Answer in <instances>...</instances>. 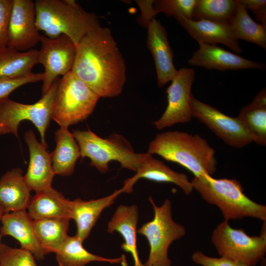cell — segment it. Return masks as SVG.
Returning a JSON list of instances; mask_svg holds the SVG:
<instances>
[{
    "instance_id": "cell-15",
    "label": "cell",
    "mask_w": 266,
    "mask_h": 266,
    "mask_svg": "<svg viewBox=\"0 0 266 266\" xmlns=\"http://www.w3.org/2000/svg\"><path fill=\"white\" fill-rule=\"evenodd\" d=\"M30 154L28 169L24 178L31 190L36 192L51 188L55 175L52 164L51 153L47 147L39 142L34 133L29 130L24 135Z\"/></svg>"
},
{
    "instance_id": "cell-6",
    "label": "cell",
    "mask_w": 266,
    "mask_h": 266,
    "mask_svg": "<svg viewBox=\"0 0 266 266\" xmlns=\"http://www.w3.org/2000/svg\"><path fill=\"white\" fill-rule=\"evenodd\" d=\"M100 96L71 71L60 79L52 119L68 128L86 120L94 111Z\"/></svg>"
},
{
    "instance_id": "cell-39",
    "label": "cell",
    "mask_w": 266,
    "mask_h": 266,
    "mask_svg": "<svg viewBox=\"0 0 266 266\" xmlns=\"http://www.w3.org/2000/svg\"><path fill=\"white\" fill-rule=\"evenodd\" d=\"M122 261H121V264L122 266H128L127 263L126 262V258L124 255H123L122 256ZM142 266H145L144 264L142 265Z\"/></svg>"
},
{
    "instance_id": "cell-4",
    "label": "cell",
    "mask_w": 266,
    "mask_h": 266,
    "mask_svg": "<svg viewBox=\"0 0 266 266\" xmlns=\"http://www.w3.org/2000/svg\"><path fill=\"white\" fill-rule=\"evenodd\" d=\"M193 189L210 204L221 211L225 220L252 217L266 221V206L253 201L243 193L240 182L235 179H215L209 175L194 177Z\"/></svg>"
},
{
    "instance_id": "cell-22",
    "label": "cell",
    "mask_w": 266,
    "mask_h": 266,
    "mask_svg": "<svg viewBox=\"0 0 266 266\" xmlns=\"http://www.w3.org/2000/svg\"><path fill=\"white\" fill-rule=\"evenodd\" d=\"M31 191L22 169L12 168L0 179V205L5 213L26 210L32 198Z\"/></svg>"
},
{
    "instance_id": "cell-31",
    "label": "cell",
    "mask_w": 266,
    "mask_h": 266,
    "mask_svg": "<svg viewBox=\"0 0 266 266\" xmlns=\"http://www.w3.org/2000/svg\"><path fill=\"white\" fill-rule=\"evenodd\" d=\"M197 0H154V9L158 14L162 12L177 21L181 18L192 20Z\"/></svg>"
},
{
    "instance_id": "cell-37",
    "label": "cell",
    "mask_w": 266,
    "mask_h": 266,
    "mask_svg": "<svg viewBox=\"0 0 266 266\" xmlns=\"http://www.w3.org/2000/svg\"><path fill=\"white\" fill-rule=\"evenodd\" d=\"M136 2L141 11V24L146 28L151 20L157 14L154 9V0H136Z\"/></svg>"
},
{
    "instance_id": "cell-2",
    "label": "cell",
    "mask_w": 266,
    "mask_h": 266,
    "mask_svg": "<svg viewBox=\"0 0 266 266\" xmlns=\"http://www.w3.org/2000/svg\"><path fill=\"white\" fill-rule=\"evenodd\" d=\"M147 152L184 166L196 177L211 176L217 169L215 150L198 134L178 131L158 133L149 143Z\"/></svg>"
},
{
    "instance_id": "cell-19",
    "label": "cell",
    "mask_w": 266,
    "mask_h": 266,
    "mask_svg": "<svg viewBox=\"0 0 266 266\" xmlns=\"http://www.w3.org/2000/svg\"><path fill=\"white\" fill-rule=\"evenodd\" d=\"M188 34L198 43L227 46L236 53L242 52L235 38L230 23L181 18L177 21Z\"/></svg>"
},
{
    "instance_id": "cell-23",
    "label": "cell",
    "mask_w": 266,
    "mask_h": 266,
    "mask_svg": "<svg viewBox=\"0 0 266 266\" xmlns=\"http://www.w3.org/2000/svg\"><path fill=\"white\" fill-rule=\"evenodd\" d=\"M69 200L52 187L36 192L31 198L28 206V213L33 220L69 218Z\"/></svg>"
},
{
    "instance_id": "cell-24",
    "label": "cell",
    "mask_w": 266,
    "mask_h": 266,
    "mask_svg": "<svg viewBox=\"0 0 266 266\" xmlns=\"http://www.w3.org/2000/svg\"><path fill=\"white\" fill-rule=\"evenodd\" d=\"M56 146L51 153L55 174L70 176L74 170L76 163L81 157L79 146L68 128L60 127L55 133Z\"/></svg>"
},
{
    "instance_id": "cell-9",
    "label": "cell",
    "mask_w": 266,
    "mask_h": 266,
    "mask_svg": "<svg viewBox=\"0 0 266 266\" xmlns=\"http://www.w3.org/2000/svg\"><path fill=\"white\" fill-rule=\"evenodd\" d=\"M211 241L221 257L254 266L266 252V226L259 236H250L242 229L232 228L224 220L214 230Z\"/></svg>"
},
{
    "instance_id": "cell-34",
    "label": "cell",
    "mask_w": 266,
    "mask_h": 266,
    "mask_svg": "<svg viewBox=\"0 0 266 266\" xmlns=\"http://www.w3.org/2000/svg\"><path fill=\"white\" fill-rule=\"evenodd\" d=\"M13 0H0V50L7 47V34Z\"/></svg>"
},
{
    "instance_id": "cell-36",
    "label": "cell",
    "mask_w": 266,
    "mask_h": 266,
    "mask_svg": "<svg viewBox=\"0 0 266 266\" xmlns=\"http://www.w3.org/2000/svg\"><path fill=\"white\" fill-rule=\"evenodd\" d=\"M247 10L252 11L261 24L266 27V0H239Z\"/></svg>"
},
{
    "instance_id": "cell-20",
    "label": "cell",
    "mask_w": 266,
    "mask_h": 266,
    "mask_svg": "<svg viewBox=\"0 0 266 266\" xmlns=\"http://www.w3.org/2000/svg\"><path fill=\"white\" fill-rule=\"evenodd\" d=\"M121 189L111 194L96 200H89L77 198L68 201L69 216L76 223V236L83 242L89 236L103 210L112 205Z\"/></svg>"
},
{
    "instance_id": "cell-26",
    "label": "cell",
    "mask_w": 266,
    "mask_h": 266,
    "mask_svg": "<svg viewBox=\"0 0 266 266\" xmlns=\"http://www.w3.org/2000/svg\"><path fill=\"white\" fill-rule=\"evenodd\" d=\"M68 218L43 219L33 220L34 230L39 243L47 254L56 253L66 238Z\"/></svg>"
},
{
    "instance_id": "cell-14",
    "label": "cell",
    "mask_w": 266,
    "mask_h": 266,
    "mask_svg": "<svg viewBox=\"0 0 266 266\" xmlns=\"http://www.w3.org/2000/svg\"><path fill=\"white\" fill-rule=\"evenodd\" d=\"M198 43L199 49L188 61L191 66L223 71L265 68L262 63L246 59L216 44Z\"/></svg>"
},
{
    "instance_id": "cell-32",
    "label": "cell",
    "mask_w": 266,
    "mask_h": 266,
    "mask_svg": "<svg viewBox=\"0 0 266 266\" xmlns=\"http://www.w3.org/2000/svg\"><path fill=\"white\" fill-rule=\"evenodd\" d=\"M0 266H37L33 255L21 247L0 243Z\"/></svg>"
},
{
    "instance_id": "cell-17",
    "label": "cell",
    "mask_w": 266,
    "mask_h": 266,
    "mask_svg": "<svg viewBox=\"0 0 266 266\" xmlns=\"http://www.w3.org/2000/svg\"><path fill=\"white\" fill-rule=\"evenodd\" d=\"M135 172L133 176L124 181V185L121 188L122 193L133 192L134 185L141 178L173 183L179 187L187 195H190L194 190L192 183L186 174L173 170L163 161L155 158L148 153Z\"/></svg>"
},
{
    "instance_id": "cell-11",
    "label": "cell",
    "mask_w": 266,
    "mask_h": 266,
    "mask_svg": "<svg viewBox=\"0 0 266 266\" xmlns=\"http://www.w3.org/2000/svg\"><path fill=\"white\" fill-rule=\"evenodd\" d=\"M40 43L41 48L38 50V62L44 68L41 87L43 96L57 78L71 71L76 45L70 38L64 34L55 38L41 35Z\"/></svg>"
},
{
    "instance_id": "cell-25",
    "label": "cell",
    "mask_w": 266,
    "mask_h": 266,
    "mask_svg": "<svg viewBox=\"0 0 266 266\" xmlns=\"http://www.w3.org/2000/svg\"><path fill=\"white\" fill-rule=\"evenodd\" d=\"M250 134L253 142L266 145V89L262 90L252 102L244 106L238 116Z\"/></svg>"
},
{
    "instance_id": "cell-8",
    "label": "cell",
    "mask_w": 266,
    "mask_h": 266,
    "mask_svg": "<svg viewBox=\"0 0 266 266\" xmlns=\"http://www.w3.org/2000/svg\"><path fill=\"white\" fill-rule=\"evenodd\" d=\"M149 200L154 211V218L143 224L138 230V233L147 239L150 247L145 266H171L168 257V250L174 240L185 235V228L175 222L171 216V201L166 199L158 206L150 197Z\"/></svg>"
},
{
    "instance_id": "cell-16",
    "label": "cell",
    "mask_w": 266,
    "mask_h": 266,
    "mask_svg": "<svg viewBox=\"0 0 266 266\" xmlns=\"http://www.w3.org/2000/svg\"><path fill=\"white\" fill-rule=\"evenodd\" d=\"M146 28L147 45L155 62L158 86L162 87L171 81L178 70L173 64V54L165 27L154 18Z\"/></svg>"
},
{
    "instance_id": "cell-38",
    "label": "cell",
    "mask_w": 266,
    "mask_h": 266,
    "mask_svg": "<svg viewBox=\"0 0 266 266\" xmlns=\"http://www.w3.org/2000/svg\"><path fill=\"white\" fill-rule=\"evenodd\" d=\"M5 213V211L4 209V208L0 205V220L1 219L3 215ZM2 236L0 234V240Z\"/></svg>"
},
{
    "instance_id": "cell-10",
    "label": "cell",
    "mask_w": 266,
    "mask_h": 266,
    "mask_svg": "<svg viewBox=\"0 0 266 266\" xmlns=\"http://www.w3.org/2000/svg\"><path fill=\"white\" fill-rule=\"evenodd\" d=\"M192 116L206 126L227 145L241 148L253 142L243 123L238 118L228 116L217 108L196 99H190Z\"/></svg>"
},
{
    "instance_id": "cell-29",
    "label": "cell",
    "mask_w": 266,
    "mask_h": 266,
    "mask_svg": "<svg viewBox=\"0 0 266 266\" xmlns=\"http://www.w3.org/2000/svg\"><path fill=\"white\" fill-rule=\"evenodd\" d=\"M235 14L230 22L235 38L253 42L266 49V27L255 22L247 10L236 0Z\"/></svg>"
},
{
    "instance_id": "cell-13",
    "label": "cell",
    "mask_w": 266,
    "mask_h": 266,
    "mask_svg": "<svg viewBox=\"0 0 266 266\" xmlns=\"http://www.w3.org/2000/svg\"><path fill=\"white\" fill-rule=\"evenodd\" d=\"M35 2L13 0L7 34V47L19 52L33 49L40 42L35 23Z\"/></svg>"
},
{
    "instance_id": "cell-33",
    "label": "cell",
    "mask_w": 266,
    "mask_h": 266,
    "mask_svg": "<svg viewBox=\"0 0 266 266\" xmlns=\"http://www.w3.org/2000/svg\"><path fill=\"white\" fill-rule=\"evenodd\" d=\"M42 73H31L17 77L0 78V101L8 98L15 90L25 84L42 81Z\"/></svg>"
},
{
    "instance_id": "cell-1",
    "label": "cell",
    "mask_w": 266,
    "mask_h": 266,
    "mask_svg": "<svg viewBox=\"0 0 266 266\" xmlns=\"http://www.w3.org/2000/svg\"><path fill=\"white\" fill-rule=\"evenodd\" d=\"M71 71L100 98H114L122 93L126 64L109 29L100 26L82 38Z\"/></svg>"
},
{
    "instance_id": "cell-5",
    "label": "cell",
    "mask_w": 266,
    "mask_h": 266,
    "mask_svg": "<svg viewBox=\"0 0 266 266\" xmlns=\"http://www.w3.org/2000/svg\"><path fill=\"white\" fill-rule=\"evenodd\" d=\"M72 134L81 157L88 158L90 165L101 173L108 171V164L112 161L118 162L122 168L136 171L148 154L136 153L129 141L118 133L104 138L90 130L74 131Z\"/></svg>"
},
{
    "instance_id": "cell-3",
    "label": "cell",
    "mask_w": 266,
    "mask_h": 266,
    "mask_svg": "<svg viewBox=\"0 0 266 266\" xmlns=\"http://www.w3.org/2000/svg\"><path fill=\"white\" fill-rule=\"evenodd\" d=\"M35 5L36 27L49 38L66 35L77 45L85 34L100 26L95 15L74 0H36Z\"/></svg>"
},
{
    "instance_id": "cell-12",
    "label": "cell",
    "mask_w": 266,
    "mask_h": 266,
    "mask_svg": "<svg viewBox=\"0 0 266 266\" xmlns=\"http://www.w3.org/2000/svg\"><path fill=\"white\" fill-rule=\"evenodd\" d=\"M195 75V70L192 68L183 67L177 70L166 90V109L161 117L154 122L157 130L191 121L190 99Z\"/></svg>"
},
{
    "instance_id": "cell-21",
    "label": "cell",
    "mask_w": 266,
    "mask_h": 266,
    "mask_svg": "<svg viewBox=\"0 0 266 266\" xmlns=\"http://www.w3.org/2000/svg\"><path fill=\"white\" fill-rule=\"evenodd\" d=\"M138 210L135 204L120 205L116 209L107 225V232H117L122 236L124 242L121 247L130 253L133 258L134 266H142L137 248V224Z\"/></svg>"
},
{
    "instance_id": "cell-28",
    "label": "cell",
    "mask_w": 266,
    "mask_h": 266,
    "mask_svg": "<svg viewBox=\"0 0 266 266\" xmlns=\"http://www.w3.org/2000/svg\"><path fill=\"white\" fill-rule=\"evenodd\" d=\"M38 50L19 52L6 47L0 50V78L14 77L32 72L38 62Z\"/></svg>"
},
{
    "instance_id": "cell-30",
    "label": "cell",
    "mask_w": 266,
    "mask_h": 266,
    "mask_svg": "<svg viewBox=\"0 0 266 266\" xmlns=\"http://www.w3.org/2000/svg\"><path fill=\"white\" fill-rule=\"evenodd\" d=\"M236 8V0H197L192 20L230 23Z\"/></svg>"
},
{
    "instance_id": "cell-40",
    "label": "cell",
    "mask_w": 266,
    "mask_h": 266,
    "mask_svg": "<svg viewBox=\"0 0 266 266\" xmlns=\"http://www.w3.org/2000/svg\"><path fill=\"white\" fill-rule=\"evenodd\" d=\"M235 266H249L240 262L235 261Z\"/></svg>"
},
{
    "instance_id": "cell-27",
    "label": "cell",
    "mask_w": 266,
    "mask_h": 266,
    "mask_svg": "<svg viewBox=\"0 0 266 266\" xmlns=\"http://www.w3.org/2000/svg\"><path fill=\"white\" fill-rule=\"evenodd\" d=\"M82 243L76 235H68L56 253L59 266H85L89 263L95 261L111 264L121 262L122 257L106 258L92 254L83 247Z\"/></svg>"
},
{
    "instance_id": "cell-35",
    "label": "cell",
    "mask_w": 266,
    "mask_h": 266,
    "mask_svg": "<svg viewBox=\"0 0 266 266\" xmlns=\"http://www.w3.org/2000/svg\"><path fill=\"white\" fill-rule=\"evenodd\" d=\"M192 261L202 266H235V261L225 257H210L200 251L194 252L192 256Z\"/></svg>"
},
{
    "instance_id": "cell-18",
    "label": "cell",
    "mask_w": 266,
    "mask_h": 266,
    "mask_svg": "<svg viewBox=\"0 0 266 266\" xmlns=\"http://www.w3.org/2000/svg\"><path fill=\"white\" fill-rule=\"evenodd\" d=\"M0 234L9 235L16 239L21 247L30 251L35 259H44L46 254L36 237L33 220L26 210L5 213L0 220Z\"/></svg>"
},
{
    "instance_id": "cell-7",
    "label": "cell",
    "mask_w": 266,
    "mask_h": 266,
    "mask_svg": "<svg viewBox=\"0 0 266 266\" xmlns=\"http://www.w3.org/2000/svg\"><path fill=\"white\" fill-rule=\"evenodd\" d=\"M60 78H57L48 91L33 104H24L5 99L0 101V135L12 133L18 138V127L24 120L32 122L38 130L41 143L47 147L45 133L52 119L54 100Z\"/></svg>"
}]
</instances>
